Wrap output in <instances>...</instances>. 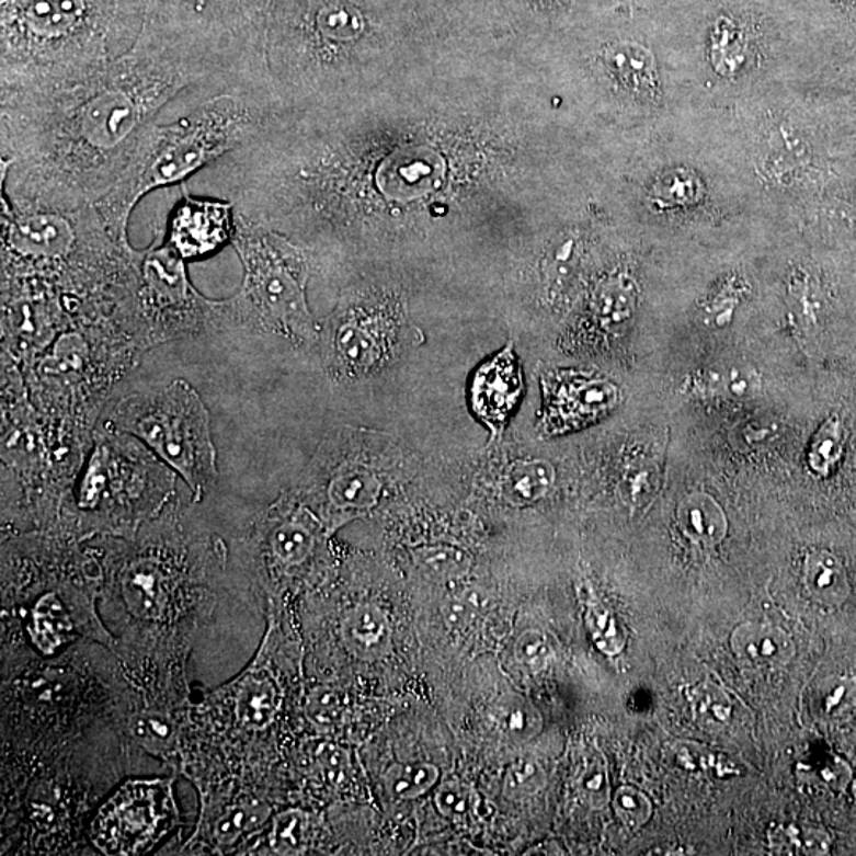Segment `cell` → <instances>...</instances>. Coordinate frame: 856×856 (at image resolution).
<instances>
[{"instance_id":"cell-1","label":"cell","mask_w":856,"mask_h":856,"mask_svg":"<svg viewBox=\"0 0 856 856\" xmlns=\"http://www.w3.org/2000/svg\"><path fill=\"white\" fill-rule=\"evenodd\" d=\"M222 87L207 60L145 24L104 69L48 87L0 91V194L75 209L106 197L149 124L190 88Z\"/></svg>"},{"instance_id":"cell-2","label":"cell","mask_w":856,"mask_h":856,"mask_svg":"<svg viewBox=\"0 0 856 856\" xmlns=\"http://www.w3.org/2000/svg\"><path fill=\"white\" fill-rule=\"evenodd\" d=\"M272 84L230 83L207 89L193 109L169 123L149 124L115 190L95 204L119 236L141 198L162 187L181 186L230 152L264 137L276 124Z\"/></svg>"},{"instance_id":"cell-3","label":"cell","mask_w":856,"mask_h":856,"mask_svg":"<svg viewBox=\"0 0 856 856\" xmlns=\"http://www.w3.org/2000/svg\"><path fill=\"white\" fill-rule=\"evenodd\" d=\"M147 24L145 0H0V91L104 69Z\"/></svg>"},{"instance_id":"cell-4","label":"cell","mask_w":856,"mask_h":856,"mask_svg":"<svg viewBox=\"0 0 856 856\" xmlns=\"http://www.w3.org/2000/svg\"><path fill=\"white\" fill-rule=\"evenodd\" d=\"M176 472L127 433L95 432L83 468L49 535L130 538L172 504Z\"/></svg>"},{"instance_id":"cell-5","label":"cell","mask_w":856,"mask_h":856,"mask_svg":"<svg viewBox=\"0 0 856 856\" xmlns=\"http://www.w3.org/2000/svg\"><path fill=\"white\" fill-rule=\"evenodd\" d=\"M232 247L243 266L236 296L218 300V330L275 335L297 346L318 340L319 327L307 304V258L275 230L237 215Z\"/></svg>"},{"instance_id":"cell-6","label":"cell","mask_w":856,"mask_h":856,"mask_svg":"<svg viewBox=\"0 0 856 856\" xmlns=\"http://www.w3.org/2000/svg\"><path fill=\"white\" fill-rule=\"evenodd\" d=\"M276 0H145L149 26L207 60L219 80L269 83L266 27Z\"/></svg>"},{"instance_id":"cell-7","label":"cell","mask_w":856,"mask_h":856,"mask_svg":"<svg viewBox=\"0 0 856 856\" xmlns=\"http://www.w3.org/2000/svg\"><path fill=\"white\" fill-rule=\"evenodd\" d=\"M105 429L140 440L186 482L194 502L218 481L209 413L184 379L127 396L113 408Z\"/></svg>"},{"instance_id":"cell-8","label":"cell","mask_w":856,"mask_h":856,"mask_svg":"<svg viewBox=\"0 0 856 856\" xmlns=\"http://www.w3.org/2000/svg\"><path fill=\"white\" fill-rule=\"evenodd\" d=\"M134 312L148 350L218 329V300L195 289L187 262L159 237L138 250Z\"/></svg>"},{"instance_id":"cell-9","label":"cell","mask_w":856,"mask_h":856,"mask_svg":"<svg viewBox=\"0 0 856 856\" xmlns=\"http://www.w3.org/2000/svg\"><path fill=\"white\" fill-rule=\"evenodd\" d=\"M364 430L330 433L305 471L301 490L322 503L330 528L372 511L383 495V467Z\"/></svg>"},{"instance_id":"cell-10","label":"cell","mask_w":856,"mask_h":856,"mask_svg":"<svg viewBox=\"0 0 856 856\" xmlns=\"http://www.w3.org/2000/svg\"><path fill=\"white\" fill-rule=\"evenodd\" d=\"M400 321L362 294H350L319 329L326 372L339 383L375 375L399 351Z\"/></svg>"},{"instance_id":"cell-11","label":"cell","mask_w":856,"mask_h":856,"mask_svg":"<svg viewBox=\"0 0 856 856\" xmlns=\"http://www.w3.org/2000/svg\"><path fill=\"white\" fill-rule=\"evenodd\" d=\"M172 780H130L92 820L91 837L102 854L137 855L155 847L178 822Z\"/></svg>"},{"instance_id":"cell-12","label":"cell","mask_w":856,"mask_h":856,"mask_svg":"<svg viewBox=\"0 0 856 856\" xmlns=\"http://www.w3.org/2000/svg\"><path fill=\"white\" fill-rule=\"evenodd\" d=\"M543 407L538 429L553 436L587 427L619 404V387L602 378L573 372H550L543 376Z\"/></svg>"},{"instance_id":"cell-13","label":"cell","mask_w":856,"mask_h":856,"mask_svg":"<svg viewBox=\"0 0 856 856\" xmlns=\"http://www.w3.org/2000/svg\"><path fill=\"white\" fill-rule=\"evenodd\" d=\"M181 197L167 219L163 241L186 262L202 261L232 244L237 233V209L226 198L194 197L184 184Z\"/></svg>"},{"instance_id":"cell-14","label":"cell","mask_w":856,"mask_h":856,"mask_svg":"<svg viewBox=\"0 0 856 856\" xmlns=\"http://www.w3.org/2000/svg\"><path fill=\"white\" fill-rule=\"evenodd\" d=\"M289 504L272 507L252 538L262 563L283 573L307 564L321 543V522L307 507Z\"/></svg>"},{"instance_id":"cell-15","label":"cell","mask_w":856,"mask_h":856,"mask_svg":"<svg viewBox=\"0 0 856 856\" xmlns=\"http://www.w3.org/2000/svg\"><path fill=\"white\" fill-rule=\"evenodd\" d=\"M524 390L513 341L500 353L476 369L470 385L472 413L492 433V440L503 435L511 414L516 410Z\"/></svg>"},{"instance_id":"cell-16","label":"cell","mask_w":856,"mask_h":856,"mask_svg":"<svg viewBox=\"0 0 856 856\" xmlns=\"http://www.w3.org/2000/svg\"><path fill=\"white\" fill-rule=\"evenodd\" d=\"M230 728L237 737H259L275 723L283 695L278 681L264 666H254L226 692Z\"/></svg>"},{"instance_id":"cell-17","label":"cell","mask_w":856,"mask_h":856,"mask_svg":"<svg viewBox=\"0 0 856 856\" xmlns=\"http://www.w3.org/2000/svg\"><path fill=\"white\" fill-rule=\"evenodd\" d=\"M347 652L364 662L385 659L392 646V628L381 607L372 603L355 605L344 614L340 627Z\"/></svg>"},{"instance_id":"cell-18","label":"cell","mask_w":856,"mask_h":856,"mask_svg":"<svg viewBox=\"0 0 856 856\" xmlns=\"http://www.w3.org/2000/svg\"><path fill=\"white\" fill-rule=\"evenodd\" d=\"M739 662L752 670H777L790 662L795 646L785 631L771 625L744 624L731 636Z\"/></svg>"},{"instance_id":"cell-19","label":"cell","mask_w":856,"mask_h":856,"mask_svg":"<svg viewBox=\"0 0 856 856\" xmlns=\"http://www.w3.org/2000/svg\"><path fill=\"white\" fill-rule=\"evenodd\" d=\"M556 481L552 465L539 458H518L500 472V495L511 506H528L545 499Z\"/></svg>"},{"instance_id":"cell-20","label":"cell","mask_w":856,"mask_h":856,"mask_svg":"<svg viewBox=\"0 0 856 856\" xmlns=\"http://www.w3.org/2000/svg\"><path fill=\"white\" fill-rule=\"evenodd\" d=\"M677 518L682 532L696 545L716 546L727 535L728 522L723 510L706 493H692L682 500Z\"/></svg>"},{"instance_id":"cell-21","label":"cell","mask_w":856,"mask_h":856,"mask_svg":"<svg viewBox=\"0 0 856 856\" xmlns=\"http://www.w3.org/2000/svg\"><path fill=\"white\" fill-rule=\"evenodd\" d=\"M804 584L812 598L823 606L842 605L851 592L844 564L828 550H813L806 557Z\"/></svg>"},{"instance_id":"cell-22","label":"cell","mask_w":856,"mask_h":856,"mask_svg":"<svg viewBox=\"0 0 856 856\" xmlns=\"http://www.w3.org/2000/svg\"><path fill=\"white\" fill-rule=\"evenodd\" d=\"M605 58L610 72L625 88L639 94H655L659 72L648 48L638 44H619L607 49Z\"/></svg>"},{"instance_id":"cell-23","label":"cell","mask_w":856,"mask_h":856,"mask_svg":"<svg viewBox=\"0 0 856 856\" xmlns=\"http://www.w3.org/2000/svg\"><path fill=\"white\" fill-rule=\"evenodd\" d=\"M30 630L35 648L45 653L55 652L69 639L72 620L58 593L49 591L35 602Z\"/></svg>"},{"instance_id":"cell-24","label":"cell","mask_w":856,"mask_h":856,"mask_svg":"<svg viewBox=\"0 0 856 856\" xmlns=\"http://www.w3.org/2000/svg\"><path fill=\"white\" fill-rule=\"evenodd\" d=\"M270 813L272 809L259 799H243L236 804L226 806L213 820L209 836L219 847H229L241 837L261 830L270 819Z\"/></svg>"},{"instance_id":"cell-25","label":"cell","mask_w":856,"mask_h":856,"mask_svg":"<svg viewBox=\"0 0 856 856\" xmlns=\"http://www.w3.org/2000/svg\"><path fill=\"white\" fill-rule=\"evenodd\" d=\"M660 486L659 464L650 457H635L621 476L620 497L631 510H646L659 495Z\"/></svg>"},{"instance_id":"cell-26","label":"cell","mask_w":856,"mask_h":856,"mask_svg":"<svg viewBox=\"0 0 856 856\" xmlns=\"http://www.w3.org/2000/svg\"><path fill=\"white\" fill-rule=\"evenodd\" d=\"M414 561L435 581H457L470 571L471 556L456 545H427L414 549Z\"/></svg>"},{"instance_id":"cell-27","label":"cell","mask_w":856,"mask_h":856,"mask_svg":"<svg viewBox=\"0 0 856 856\" xmlns=\"http://www.w3.org/2000/svg\"><path fill=\"white\" fill-rule=\"evenodd\" d=\"M635 287L630 281L624 278L606 281L596 293L595 304H593L600 324L609 329L627 321L635 310Z\"/></svg>"},{"instance_id":"cell-28","label":"cell","mask_w":856,"mask_h":856,"mask_svg":"<svg viewBox=\"0 0 856 856\" xmlns=\"http://www.w3.org/2000/svg\"><path fill=\"white\" fill-rule=\"evenodd\" d=\"M769 842L773 851L780 855H823L830 848L825 831L799 825L773 828Z\"/></svg>"},{"instance_id":"cell-29","label":"cell","mask_w":856,"mask_h":856,"mask_svg":"<svg viewBox=\"0 0 856 856\" xmlns=\"http://www.w3.org/2000/svg\"><path fill=\"white\" fill-rule=\"evenodd\" d=\"M497 723L503 737L514 742H528L543 728V719L538 710L521 696H514L500 706L497 710Z\"/></svg>"},{"instance_id":"cell-30","label":"cell","mask_w":856,"mask_h":856,"mask_svg":"<svg viewBox=\"0 0 856 856\" xmlns=\"http://www.w3.org/2000/svg\"><path fill=\"white\" fill-rule=\"evenodd\" d=\"M844 453V427L837 415L826 419L813 436L809 449V467L819 476H828L841 461Z\"/></svg>"},{"instance_id":"cell-31","label":"cell","mask_w":856,"mask_h":856,"mask_svg":"<svg viewBox=\"0 0 856 856\" xmlns=\"http://www.w3.org/2000/svg\"><path fill=\"white\" fill-rule=\"evenodd\" d=\"M130 731L135 741L149 751L166 753L175 747V724L169 716L159 710H144L133 717Z\"/></svg>"},{"instance_id":"cell-32","label":"cell","mask_w":856,"mask_h":856,"mask_svg":"<svg viewBox=\"0 0 856 856\" xmlns=\"http://www.w3.org/2000/svg\"><path fill=\"white\" fill-rule=\"evenodd\" d=\"M440 779V769L430 763L396 766L387 773V788L393 797L414 799L427 794Z\"/></svg>"},{"instance_id":"cell-33","label":"cell","mask_w":856,"mask_h":856,"mask_svg":"<svg viewBox=\"0 0 856 856\" xmlns=\"http://www.w3.org/2000/svg\"><path fill=\"white\" fill-rule=\"evenodd\" d=\"M690 701L696 719L710 730L727 727L731 722L733 703H731L730 696L717 685L710 684V682L696 685L690 692Z\"/></svg>"},{"instance_id":"cell-34","label":"cell","mask_w":856,"mask_h":856,"mask_svg":"<svg viewBox=\"0 0 856 856\" xmlns=\"http://www.w3.org/2000/svg\"><path fill=\"white\" fill-rule=\"evenodd\" d=\"M308 826V815L304 811L281 812L273 819L270 847L279 855L300 854L307 847Z\"/></svg>"},{"instance_id":"cell-35","label":"cell","mask_w":856,"mask_h":856,"mask_svg":"<svg viewBox=\"0 0 856 856\" xmlns=\"http://www.w3.org/2000/svg\"><path fill=\"white\" fill-rule=\"evenodd\" d=\"M578 790L593 809L605 808L610 799L609 776L605 756L598 751L585 753L578 776Z\"/></svg>"},{"instance_id":"cell-36","label":"cell","mask_w":856,"mask_h":856,"mask_svg":"<svg viewBox=\"0 0 856 856\" xmlns=\"http://www.w3.org/2000/svg\"><path fill=\"white\" fill-rule=\"evenodd\" d=\"M435 806L450 820H465L482 812V799L470 785L460 780H446L435 794Z\"/></svg>"},{"instance_id":"cell-37","label":"cell","mask_w":856,"mask_h":856,"mask_svg":"<svg viewBox=\"0 0 856 856\" xmlns=\"http://www.w3.org/2000/svg\"><path fill=\"white\" fill-rule=\"evenodd\" d=\"M503 785L507 797H532L545 787L546 771L533 756H518L507 768Z\"/></svg>"},{"instance_id":"cell-38","label":"cell","mask_w":856,"mask_h":856,"mask_svg":"<svg viewBox=\"0 0 856 856\" xmlns=\"http://www.w3.org/2000/svg\"><path fill=\"white\" fill-rule=\"evenodd\" d=\"M585 607H587L589 628H591L595 644L607 655L619 653L624 648V636H621L613 614L595 598H589Z\"/></svg>"},{"instance_id":"cell-39","label":"cell","mask_w":856,"mask_h":856,"mask_svg":"<svg viewBox=\"0 0 856 856\" xmlns=\"http://www.w3.org/2000/svg\"><path fill=\"white\" fill-rule=\"evenodd\" d=\"M712 62L720 73L733 75L744 62V41L737 27H727L720 23L712 37Z\"/></svg>"},{"instance_id":"cell-40","label":"cell","mask_w":856,"mask_h":856,"mask_svg":"<svg viewBox=\"0 0 856 856\" xmlns=\"http://www.w3.org/2000/svg\"><path fill=\"white\" fill-rule=\"evenodd\" d=\"M614 811L628 830H639L649 822L652 804L638 788L625 785L616 791L613 799Z\"/></svg>"},{"instance_id":"cell-41","label":"cell","mask_w":856,"mask_h":856,"mask_svg":"<svg viewBox=\"0 0 856 856\" xmlns=\"http://www.w3.org/2000/svg\"><path fill=\"white\" fill-rule=\"evenodd\" d=\"M486 596L479 591H467L447 598L443 606V617L447 627L464 630L484 610Z\"/></svg>"},{"instance_id":"cell-42","label":"cell","mask_w":856,"mask_h":856,"mask_svg":"<svg viewBox=\"0 0 856 856\" xmlns=\"http://www.w3.org/2000/svg\"><path fill=\"white\" fill-rule=\"evenodd\" d=\"M514 655L522 666L539 673L545 670L552 659V649L546 635L539 630H527L518 636L516 646H514Z\"/></svg>"},{"instance_id":"cell-43","label":"cell","mask_w":856,"mask_h":856,"mask_svg":"<svg viewBox=\"0 0 856 856\" xmlns=\"http://www.w3.org/2000/svg\"><path fill=\"white\" fill-rule=\"evenodd\" d=\"M344 706L343 699L335 690L329 687H321L312 692L308 698L307 714L316 727L333 728L341 722Z\"/></svg>"},{"instance_id":"cell-44","label":"cell","mask_w":856,"mask_h":856,"mask_svg":"<svg viewBox=\"0 0 856 856\" xmlns=\"http://www.w3.org/2000/svg\"><path fill=\"white\" fill-rule=\"evenodd\" d=\"M723 392L734 399H749L760 390V376L749 365H733L722 372Z\"/></svg>"},{"instance_id":"cell-45","label":"cell","mask_w":856,"mask_h":856,"mask_svg":"<svg viewBox=\"0 0 856 856\" xmlns=\"http://www.w3.org/2000/svg\"><path fill=\"white\" fill-rule=\"evenodd\" d=\"M856 705V681L854 677H840L828 685L822 698V708L830 716L840 717Z\"/></svg>"},{"instance_id":"cell-46","label":"cell","mask_w":856,"mask_h":856,"mask_svg":"<svg viewBox=\"0 0 856 856\" xmlns=\"http://www.w3.org/2000/svg\"><path fill=\"white\" fill-rule=\"evenodd\" d=\"M318 765L330 783H340L347 768L346 752L332 744L321 745L318 751Z\"/></svg>"}]
</instances>
